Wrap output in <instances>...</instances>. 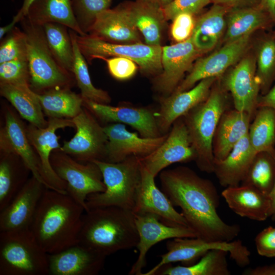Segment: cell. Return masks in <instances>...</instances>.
<instances>
[{
  "mask_svg": "<svg viewBox=\"0 0 275 275\" xmlns=\"http://www.w3.org/2000/svg\"><path fill=\"white\" fill-rule=\"evenodd\" d=\"M159 178L162 191L174 206L180 207L197 237L229 242L239 235V225L227 224L218 215L219 197L211 181L184 166L163 171Z\"/></svg>",
  "mask_w": 275,
  "mask_h": 275,
  "instance_id": "obj_1",
  "label": "cell"
},
{
  "mask_svg": "<svg viewBox=\"0 0 275 275\" xmlns=\"http://www.w3.org/2000/svg\"><path fill=\"white\" fill-rule=\"evenodd\" d=\"M85 209L67 194L46 188L30 230L47 254L77 244Z\"/></svg>",
  "mask_w": 275,
  "mask_h": 275,
  "instance_id": "obj_2",
  "label": "cell"
},
{
  "mask_svg": "<svg viewBox=\"0 0 275 275\" xmlns=\"http://www.w3.org/2000/svg\"><path fill=\"white\" fill-rule=\"evenodd\" d=\"M138 242L132 211L108 206L90 208L84 212L78 243L106 257L136 247Z\"/></svg>",
  "mask_w": 275,
  "mask_h": 275,
  "instance_id": "obj_3",
  "label": "cell"
},
{
  "mask_svg": "<svg viewBox=\"0 0 275 275\" xmlns=\"http://www.w3.org/2000/svg\"><path fill=\"white\" fill-rule=\"evenodd\" d=\"M214 84L206 99L183 116L196 153V164L200 171L208 173H213L214 134L221 117L229 109L227 91L221 84Z\"/></svg>",
  "mask_w": 275,
  "mask_h": 275,
  "instance_id": "obj_4",
  "label": "cell"
},
{
  "mask_svg": "<svg viewBox=\"0 0 275 275\" xmlns=\"http://www.w3.org/2000/svg\"><path fill=\"white\" fill-rule=\"evenodd\" d=\"M25 33L30 87L37 94L59 88H70L74 75L64 70L52 53L42 25L32 23L26 17L20 22Z\"/></svg>",
  "mask_w": 275,
  "mask_h": 275,
  "instance_id": "obj_5",
  "label": "cell"
},
{
  "mask_svg": "<svg viewBox=\"0 0 275 275\" xmlns=\"http://www.w3.org/2000/svg\"><path fill=\"white\" fill-rule=\"evenodd\" d=\"M92 162L101 171L105 189L88 196L87 211L95 207L115 206L133 211L141 181L140 157L131 156L118 162L102 160Z\"/></svg>",
  "mask_w": 275,
  "mask_h": 275,
  "instance_id": "obj_6",
  "label": "cell"
},
{
  "mask_svg": "<svg viewBox=\"0 0 275 275\" xmlns=\"http://www.w3.org/2000/svg\"><path fill=\"white\" fill-rule=\"evenodd\" d=\"M46 274L48 254L30 229L0 232V275Z\"/></svg>",
  "mask_w": 275,
  "mask_h": 275,
  "instance_id": "obj_7",
  "label": "cell"
},
{
  "mask_svg": "<svg viewBox=\"0 0 275 275\" xmlns=\"http://www.w3.org/2000/svg\"><path fill=\"white\" fill-rule=\"evenodd\" d=\"M76 38L79 49L89 64L95 59L104 60L120 57L133 61L145 75H158L162 71L161 46L143 43H111L89 35L80 36L77 33Z\"/></svg>",
  "mask_w": 275,
  "mask_h": 275,
  "instance_id": "obj_8",
  "label": "cell"
},
{
  "mask_svg": "<svg viewBox=\"0 0 275 275\" xmlns=\"http://www.w3.org/2000/svg\"><path fill=\"white\" fill-rule=\"evenodd\" d=\"M166 248L167 252L161 256L160 261L142 275H155L161 267L172 263L180 262L184 266L192 265L213 249L228 251L239 266L245 267L250 262V252L239 240L229 242L209 241L198 237L175 238L168 239Z\"/></svg>",
  "mask_w": 275,
  "mask_h": 275,
  "instance_id": "obj_9",
  "label": "cell"
},
{
  "mask_svg": "<svg viewBox=\"0 0 275 275\" xmlns=\"http://www.w3.org/2000/svg\"><path fill=\"white\" fill-rule=\"evenodd\" d=\"M50 162L58 176L66 182L67 194L85 211L88 196L105 190L102 173L94 162H79L59 150L52 153Z\"/></svg>",
  "mask_w": 275,
  "mask_h": 275,
  "instance_id": "obj_10",
  "label": "cell"
},
{
  "mask_svg": "<svg viewBox=\"0 0 275 275\" xmlns=\"http://www.w3.org/2000/svg\"><path fill=\"white\" fill-rule=\"evenodd\" d=\"M76 133L65 141L60 150L84 162L104 160L107 137L103 129L85 109L72 119Z\"/></svg>",
  "mask_w": 275,
  "mask_h": 275,
  "instance_id": "obj_11",
  "label": "cell"
},
{
  "mask_svg": "<svg viewBox=\"0 0 275 275\" xmlns=\"http://www.w3.org/2000/svg\"><path fill=\"white\" fill-rule=\"evenodd\" d=\"M68 127H74L72 119L50 118L45 128H38L30 124L26 128L29 141L39 157L43 176L48 188L63 194H67V184L54 171L50 157L55 150H60L61 148L57 131Z\"/></svg>",
  "mask_w": 275,
  "mask_h": 275,
  "instance_id": "obj_12",
  "label": "cell"
},
{
  "mask_svg": "<svg viewBox=\"0 0 275 275\" xmlns=\"http://www.w3.org/2000/svg\"><path fill=\"white\" fill-rule=\"evenodd\" d=\"M256 67L254 59L246 57L228 72L221 82L223 88L230 93L234 108L249 114L253 119L261 89Z\"/></svg>",
  "mask_w": 275,
  "mask_h": 275,
  "instance_id": "obj_13",
  "label": "cell"
},
{
  "mask_svg": "<svg viewBox=\"0 0 275 275\" xmlns=\"http://www.w3.org/2000/svg\"><path fill=\"white\" fill-rule=\"evenodd\" d=\"M193 147L183 117L173 123L163 143L154 152L140 157L141 164L155 177L164 168L177 162L195 161Z\"/></svg>",
  "mask_w": 275,
  "mask_h": 275,
  "instance_id": "obj_14",
  "label": "cell"
},
{
  "mask_svg": "<svg viewBox=\"0 0 275 275\" xmlns=\"http://www.w3.org/2000/svg\"><path fill=\"white\" fill-rule=\"evenodd\" d=\"M134 214L139 234L136 248L139 254L129 274L142 275V270L146 265L147 254L158 242L175 238L197 237L195 231L189 227L166 225L157 215L150 213H134Z\"/></svg>",
  "mask_w": 275,
  "mask_h": 275,
  "instance_id": "obj_15",
  "label": "cell"
},
{
  "mask_svg": "<svg viewBox=\"0 0 275 275\" xmlns=\"http://www.w3.org/2000/svg\"><path fill=\"white\" fill-rule=\"evenodd\" d=\"M107 137L104 161L120 162L131 156H146L156 150L165 141L168 133L155 138L139 137L130 132L124 124L113 123L103 127Z\"/></svg>",
  "mask_w": 275,
  "mask_h": 275,
  "instance_id": "obj_16",
  "label": "cell"
},
{
  "mask_svg": "<svg viewBox=\"0 0 275 275\" xmlns=\"http://www.w3.org/2000/svg\"><path fill=\"white\" fill-rule=\"evenodd\" d=\"M250 36L226 43L218 50L198 60L174 92L188 90L205 78L219 77L242 57L248 46Z\"/></svg>",
  "mask_w": 275,
  "mask_h": 275,
  "instance_id": "obj_17",
  "label": "cell"
},
{
  "mask_svg": "<svg viewBox=\"0 0 275 275\" xmlns=\"http://www.w3.org/2000/svg\"><path fill=\"white\" fill-rule=\"evenodd\" d=\"M200 52L190 37L184 41L162 47V70L155 80V89L167 96L173 93L185 72L190 71Z\"/></svg>",
  "mask_w": 275,
  "mask_h": 275,
  "instance_id": "obj_18",
  "label": "cell"
},
{
  "mask_svg": "<svg viewBox=\"0 0 275 275\" xmlns=\"http://www.w3.org/2000/svg\"><path fill=\"white\" fill-rule=\"evenodd\" d=\"M46 188L32 176L11 202L0 211V232L29 229Z\"/></svg>",
  "mask_w": 275,
  "mask_h": 275,
  "instance_id": "obj_19",
  "label": "cell"
},
{
  "mask_svg": "<svg viewBox=\"0 0 275 275\" xmlns=\"http://www.w3.org/2000/svg\"><path fill=\"white\" fill-rule=\"evenodd\" d=\"M0 147L5 154L20 158L33 176L48 188L43 176L39 157L29 141L26 128L11 111H7L5 115V125L0 132Z\"/></svg>",
  "mask_w": 275,
  "mask_h": 275,
  "instance_id": "obj_20",
  "label": "cell"
},
{
  "mask_svg": "<svg viewBox=\"0 0 275 275\" xmlns=\"http://www.w3.org/2000/svg\"><path fill=\"white\" fill-rule=\"evenodd\" d=\"M141 181L133 212L152 213L166 225L188 227L183 214L174 208L164 192L156 186L155 177L141 163Z\"/></svg>",
  "mask_w": 275,
  "mask_h": 275,
  "instance_id": "obj_21",
  "label": "cell"
},
{
  "mask_svg": "<svg viewBox=\"0 0 275 275\" xmlns=\"http://www.w3.org/2000/svg\"><path fill=\"white\" fill-rule=\"evenodd\" d=\"M217 79H203L188 90L174 92L162 99L159 109L155 113L160 133L168 132L175 121L205 100Z\"/></svg>",
  "mask_w": 275,
  "mask_h": 275,
  "instance_id": "obj_22",
  "label": "cell"
},
{
  "mask_svg": "<svg viewBox=\"0 0 275 275\" xmlns=\"http://www.w3.org/2000/svg\"><path fill=\"white\" fill-rule=\"evenodd\" d=\"M106 257L77 243L61 252L48 254L49 275H96Z\"/></svg>",
  "mask_w": 275,
  "mask_h": 275,
  "instance_id": "obj_23",
  "label": "cell"
},
{
  "mask_svg": "<svg viewBox=\"0 0 275 275\" xmlns=\"http://www.w3.org/2000/svg\"><path fill=\"white\" fill-rule=\"evenodd\" d=\"M84 104L105 122L125 124L135 129L144 138L161 135L155 113L146 108L129 106H111L84 100Z\"/></svg>",
  "mask_w": 275,
  "mask_h": 275,
  "instance_id": "obj_24",
  "label": "cell"
},
{
  "mask_svg": "<svg viewBox=\"0 0 275 275\" xmlns=\"http://www.w3.org/2000/svg\"><path fill=\"white\" fill-rule=\"evenodd\" d=\"M87 35L111 43H142L140 33L129 18L127 2L99 14Z\"/></svg>",
  "mask_w": 275,
  "mask_h": 275,
  "instance_id": "obj_25",
  "label": "cell"
},
{
  "mask_svg": "<svg viewBox=\"0 0 275 275\" xmlns=\"http://www.w3.org/2000/svg\"><path fill=\"white\" fill-rule=\"evenodd\" d=\"M229 207L236 214L257 221H264L269 215V195L249 185L226 187L222 192Z\"/></svg>",
  "mask_w": 275,
  "mask_h": 275,
  "instance_id": "obj_26",
  "label": "cell"
},
{
  "mask_svg": "<svg viewBox=\"0 0 275 275\" xmlns=\"http://www.w3.org/2000/svg\"><path fill=\"white\" fill-rule=\"evenodd\" d=\"M253 118L249 114L228 109L222 115L212 141L214 158H225L234 147L248 134Z\"/></svg>",
  "mask_w": 275,
  "mask_h": 275,
  "instance_id": "obj_27",
  "label": "cell"
},
{
  "mask_svg": "<svg viewBox=\"0 0 275 275\" xmlns=\"http://www.w3.org/2000/svg\"><path fill=\"white\" fill-rule=\"evenodd\" d=\"M256 154L246 134L225 158H214L213 173L220 185L225 188L239 185Z\"/></svg>",
  "mask_w": 275,
  "mask_h": 275,
  "instance_id": "obj_28",
  "label": "cell"
},
{
  "mask_svg": "<svg viewBox=\"0 0 275 275\" xmlns=\"http://www.w3.org/2000/svg\"><path fill=\"white\" fill-rule=\"evenodd\" d=\"M129 18L142 34L145 43L161 46L163 29L167 21L162 8L146 0L127 2Z\"/></svg>",
  "mask_w": 275,
  "mask_h": 275,
  "instance_id": "obj_29",
  "label": "cell"
},
{
  "mask_svg": "<svg viewBox=\"0 0 275 275\" xmlns=\"http://www.w3.org/2000/svg\"><path fill=\"white\" fill-rule=\"evenodd\" d=\"M25 17L37 25L57 23L67 26L80 36L86 35L77 23L71 0H35L30 6Z\"/></svg>",
  "mask_w": 275,
  "mask_h": 275,
  "instance_id": "obj_30",
  "label": "cell"
},
{
  "mask_svg": "<svg viewBox=\"0 0 275 275\" xmlns=\"http://www.w3.org/2000/svg\"><path fill=\"white\" fill-rule=\"evenodd\" d=\"M226 7L214 4L196 20L190 38L200 52L212 49L222 36L226 27Z\"/></svg>",
  "mask_w": 275,
  "mask_h": 275,
  "instance_id": "obj_31",
  "label": "cell"
},
{
  "mask_svg": "<svg viewBox=\"0 0 275 275\" xmlns=\"http://www.w3.org/2000/svg\"><path fill=\"white\" fill-rule=\"evenodd\" d=\"M0 93L31 125L38 128L47 126L48 121L44 117L37 94L31 88H20L0 83Z\"/></svg>",
  "mask_w": 275,
  "mask_h": 275,
  "instance_id": "obj_32",
  "label": "cell"
},
{
  "mask_svg": "<svg viewBox=\"0 0 275 275\" xmlns=\"http://www.w3.org/2000/svg\"><path fill=\"white\" fill-rule=\"evenodd\" d=\"M37 96L43 113L49 118L72 119L82 109L84 98L70 88L52 89Z\"/></svg>",
  "mask_w": 275,
  "mask_h": 275,
  "instance_id": "obj_33",
  "label": "cell"
},
{
  "mask_svg": "<svg viewBox=\"0 0 275 275\" xmlns=\"http://www.w3.org/2000/svg\"><path fill=\"white\" fill-rule=\"evenodd\" d=\"M228 252L213 249L205 254L195 263L188 266L161 267L155 273L160 275H230L227 255Z\"/></svg>",
  "mask_w": 275,
  "mask_h": 275,
  "instance_id": "obj_34",
  "label": "cell"
},
{
  "mask_svg": "<svg viewBox=\"0 0 275 275\" xmlns=\"http://www.w3.org/2000/svg\"><path fill=\"white\" fill-rule=\"evenodd\" d=\"M0 161V211L4 209L22 188L31 172L23 161L6 154Z\"/></svg>",
  "mask_w": 275,
  "mask_h": 275,
  "instance_id": "obj_35",
  "label": "cell"
},
{
  "mask_svg": "<svg viewBox=\"0 0 275 275\" xmlns=\"http://www.w3.org/2000/svg\"><path fill=\"white\" fill-rule=\"evenodd\" d=\"M248 132L250 144L256 153L267 152L275 156V111L257 108Z\"/></svg>",
  "mask_w": 275,
  "mask_h": 275,
  "instance_id": "obj_36",
  "label": "cell"
},
{
  "mask_svg": "<svg viewBox=\"0 0 275 275\" xmlns=\"http://www.w3.org/2000/svg\"><path fill=\"white\" fill-rule=\"evenodd\" d=\"M265 21L262 10L255 7L233 9L228 16L224 41L226 43L251 35Z\"/></svg>",
  "mask_w": 275,
  "mask_h": 275,
  "instance_id": "obj_37",
  "label": "cell"
},
{
  "mask_svg": "<svg viewBox=\"0 0 275 275\" xmlns=\"http://www.w3.org/2000/svg\"><path fill=\"white\" fill-rule=\"evenodd\" d=\"M42 26L49 47L56 60L64 70L73 75L74 50L68 28L53 22Z\"/></svg>",
  "mask_w": 275,
  "mask_h": 275,
  "instance_id": "obj_38",
  "label": "cell"
},
{
  "mask_svg": "<svg viewBox=\"0 0 275 275\" xmlns=\"http://www.w3.org/2000/svg\"><path fill=\"white\" fill-rule=\"evenodd\" d=\"M74 50V65L73 74L80 95L84 100L108 104L111 97L108 93L94 86L90 78L87 62L79 49L76 41V33L69 29Z\"/></svg>",
  "mask_w": 275,
  "mask_h": 275,
  "instance_id": "obj_39",
  "label": "cell"
},
{
  "mask_svg": "<svg viewBox=\"0 0 275 275\" xmlns=\"http://www.w3.org/2000/svg\"><path fill=\"white\" fill-rule=\"evenodd\" d=\"M274 182L275 156L264 151L256 153L240 184L269 195Z\"/></svg>",
  "mask_w": 275,
  "mask_h": 275,
  "instance_id": "obj_40",
  "label": "cell"
},
{
  "mask_svg": "<svg viewBox=\"0 0 275 275\" xmlns=\"http://www.w3.org/2000/svg\"><path fill=\"white\" fill-rule=\"evenodd\" d=\"M113 0H71L73 12L81 30L87 35L97 16L109 8Z\"/></svg>",
  "mask_w": 275,
  "mask_h": 275,
  "instance_id": "obj_41",
  "label": "cell"
},
{
  "mask_svg": "<svg viewBox=\"0 0 275 275\" xmlns=\"http://www.w3.org/2000/svg\"><path fill=\"white\" fill-rule=\"evenodd\" d=\"M257 76L260 82L262 94L266 93L275 77V41L263 42L258 51Z\"/></svg>",
  "mask_w": 275,
  "mask_h": 275,
  "instance_id": "obj_42",
  "label": "cell"
},
{
  "mask_svg": "<svg viewBox=\"0 0 275 275\" xmlns=\"http://www.w3.org/2000/svg\"><path fill=\"white\" fill-rule=\"evenodd\" d=\"M1 40L0 64L12 60H27L26 39L22 29L15 26Z\"/></svg>",
  "mask_w": 275,
  "mask_h": 275,
  "instance_id": "obj_43",
  "label": "cell"
},
{
  "mask_svg": "<svg viewBox=\"0 0 275 275\" xmlns=\"http://www.w3.org/2000/svg\"><path fill=\"white\" fill-rule=\"evenodd\" d=\"M27 60H16L0 64V83L20 88H31Z\"/></svg>",
  "mask_w": 275,
  "mask_h": 275,
  "instance_id": "obj_44",
  "label": "cell"
},
{
  "mask_svg": "<svg viewBox=\"0 0 275 275\" xmlns=\"http://www.w3.org/2000/svg\"><path fill=\"white\" fill-rule=\"evenodd\" d=\"M210 0H173L162 8L167 21L177 15L187 13L195 15L210 3Z\"/></svg>",
  "mask_w": 275,
  "mask_h": 275,
  "instance_id": "obj_45",
  "label": "cell"
},
{
  "mask_svg": "<svg viewBox=\"0 0 275 275\" xmlns=\"http://www.w3.org/2000/svg\"><path fill=\"white\" fill-rule=\"evenodd\" d=\"M170 33L172 39L177 43L189 39L194 31L196 20L194 15L187 13H180L172 20Z\"/></svg>",
  "mask_w": 275,
  "mask_h": 275,
  "instance_id": "obj_46",
  "label": "cell"
},
{
  "mask_svg": "<svg viewBox=\"0 0 275 275\" xmlns=\"http://www.w3.org/2000/svg\"><path fill=\"white\" fill-rule=\"evenodd\" d=\"M111 75L119 80H127L132 77L136 72V64L131 60L114 57L104 59Z\"/></svg>",
  "mask_w": 275,
  "mask_h": 275,
  "instance_id": "obj_47",
  "label": "cell"
},
{
  "mask_svg": "<svg viewBox=\"0 0 275 275\" xmlns=\"http://www.w3.org/2000/svg\"><path fill=\"white\" fill-rule=\"evenodd\" d=\"M255 242L259 255L275 257V227L269 226L262 230L256 236Z\"/></svg>",
  "mask_w": 275,
  "mask_h": 275,
  "instance_id": "obj_48",
  "label": "cell"
},
{
  "mask_svg": "<svg viewBox=\"0 0 275 275\" xmlns=\"http://www.w3.org/2000/svg\"><path fill=\"white\" fill-rule=\"evenodd\" d=\"M214 4L221 5L233 9L255 7L262 0H210Z\"/></svg>",
  "mask_w": 275,
  "mask_h": 275,
  "instance_id": "obj_49",
  "label": "cell"
},
{
  "mask_svg": "<svg viewBox=\"0 0 275 275\" xmlns=\"http://www.w3.org/2000/svg\"><path fill=\"white\" fill-rule=\"evenodd\" d=\"M257 107H267L275 111V85L266 93L259 96Z\"/></svg>",
  "mask_w": 275,
  "mask_h": 275,
  "instance_id": "obj_50",
  "label": "cell"
},
{
  "mask_svg": "<svg viewBox=\"0 0 275 275\" xmlns=\"http://www.w3.org/2000/svg\"><path fill=\"white\" fill-rule=\"evenodd\" d=\"M244 275H275V264L259 266L244 270Z\"/></svg>",
  "mask_w": 275,
  "mask_h": 275,
  "instance_id": "obj_51",
  "label": "cell"
},
{
  "mask_svg": "<svg viewBox=\"0 0 275 275\" xmlns=\"http://www.w3.org/2000/svg\"><path fill=\"white\" fill-rule=\"evenodd\" d=\"M22 1V4L21 7L18 10L17 13L13 16L12 19L17 23L19 22L26 16L30 6L35 0Z\"/></svg>",
  "mask_w": 275,
  "mask_h": 275,
  "instance_id": "obj_52",
  "label": "cell"
},
{
  "mask_svg": "<svg viewBox=\"0 0 275 275\" xmlns=\"http://www.w3.org/2000/svg\"><path fill=\"white\" fill-rule=\"evenodd\" d=\"M263 6L273 19H275V0H262Z\"/></svg>",
  "mask_w": 275,
  "mask_h": 275,
  "instance_id": "obj_53",
  "label": "cell"
},
{
  "mask_svg": "<svg viewBox=\"0 0 275 275\" xmlns=\"http://www.w3.org/2000/svg\"><path fill=\"white\" fill-rule=\"evenodd\" d=\"M270 200V208L269 211L268 217L272 221H275V182L273 188L269 194Z\"/></svg>",
  "mask_w": 275,
  "mask_h": 275,
  "instance_id": "obj_54",
  "label": "cell"
},
{
  "mask_svg": "<svg viewBox=\"0 0 275 275\" xmlns=\"http://www.w3.org/2000/svg\"><path fill=\"white\" fill-rule=\"evenodd\" d=\"M16 23L17 22L12 19L9 23L0 28L1 40L15 28Z\"/></svg>",
  "mask_w": 275,
  "mask_h": 275,
  "instance_id": "obj_55",
  "label": "cell"
},
{
  "mask_svg": "<svg viewBox=\"0 0 275 275\" xmlns=\"http://www.w3.org/2000/svg\"><path fill=\"white\" fill-rule=\"evenodd\" d=\"M150 3L154 4L160 7L163 8L169 4L171 3L173 0H146Z\"/></svg>",
  "mask_w": 275,
  "mask_h": 275,
  "instance_id": "obj_56",
  "label": "cell"
}]
</instances>
